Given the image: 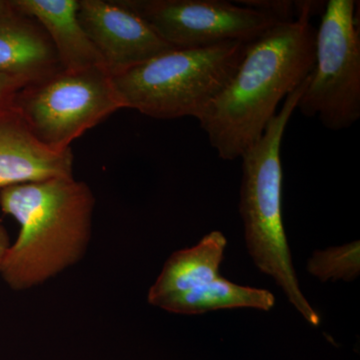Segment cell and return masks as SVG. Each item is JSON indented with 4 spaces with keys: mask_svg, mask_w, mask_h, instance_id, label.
<instances>
[{
    "mask_svg": "<svg viewBox=\"0 0 360 360\" xmlns=\"http://www.w3.org/2000/svg\"><path fill=\"white\" fill-rule=\"evenodd\" d=\"M316 2L302 1L292 20H281L250 44L219 96L198 122L219 158H240L264 134L279 103L297 89L314 65Z\"/></svg>",
    "mask_w": 360,
    "mask_h": 360,
    "instance_id": "obj_1",
    "label": "cell"
},
{
    "mask_svg": "<svg viewBox=\"0 0 360 360\" xmlns=\"http://www.w3.org/2000/svg\"><path fill=\"white\" fill-rule=\"evenodd\" d=\"M96 198L84 181L54 179L0 191V207L20 225L0 276L32 290L82 262L92 238Z\"/></svg>",
    "mask_w": 360,
    "mask_h": 360,
    "instance_id": "obj_2",
    "label": "cell"
},
{
    "mask_svg": "<svg viewBox=\"0 0 360 360\" xmlns=\"http://www.w3.org/2000/svg\"><path fill=\"white\" fill-rule=\"evenodd\" d=\"M307 78L284 99L283 108L270 120L264 134L241 155L239 212L246 248L253 264L274 279L305 321L319 326L321 315L300 288L283 217L281 143Z\"/></svg>",
    "mask_w": 360,
    "mask_h": 360,
    "instance_id": "obj_3",
    "label": "cell"
},
{
    "mask_svg": "<svg viewBox=\"0 0 360 360\" xmlns=\"http://www.w3.org/2000/svg\"><path fill=\"white\" fill-rule=\"evenodd\" d=\"M246 44L174 49L111 77L124 108L158 120H200L233 77Z\"/></svg>",
    "mask_w": 360,
    "mask_h": 360,
    "instance_id": "obj_4",
    "label": "cell"
},
{
    "mask_svg": "<svg viewBox=\"0 0 360 360\" xmlns=\"http://www.w3.org/2000/svg\"><path fill=\"white\" fill-rule=\"evenodd\" d=\"M354 0H329L315 32L314 65L296 110L326 129L360 118V37Z\"/></svg>",
    "mask_w": 360,
    "mask_h": 360,
    "instance_id": "obj_5",
    "label": "cell"
},
{
    "mask_svg": "<svg viewBox=\"0 0 360 360\" xmlns=\"http://www.w3.org/2000/svg\"><path fill=\"white\" fill-rule=\"evenodd\" d=\"M11 106L40 141L56 150L70 148L71 142L124 108L112 78L101 68L60 70L25 85Z\"/></svg>",
    "mask_w": 360,
    "mask_h": 360,
    "instance_id": "obj_6",
    "label": "cell"
},
{
    "mask_svg": "<svg viewBox=\"0 0 360 360\" xmlns=\"http://www.w3.org/2000/svg\"><path fill=\"white\" fill-rule=\"evenodd\" d=\"M174 49L225 42L250 44L281 21L258 9L224 0H122Z\"/></svg>",
    "mask_w": 360,
    "mask_h": 360,
    "instance_id": "obj_7",
    "label": "cell"
},
{
    "mask_svg": "<svg viewBox=\"0 0 360 360\" xmlns=\"http://www.w3.org/2000/svg\"><path fill=\"white\" fill-rule=\"evenodd\" d=\"M77 16L110 77L174 49L122 0H78Z\"/></svg>",
    "mask_w": 360,
    "mask_h": 360,
    "instance_id": "obj_8",
    "label": "cell"
},
{
    "mask_svg": "<svg viewBox=\"0 0 360 360\" xmlns=\"http://www.w3.org/2000/svg\"><path fill=\"white\" fill-rule=\"evenodd\" d=\"M71 148L56 150L39 141L13 106L0 110V191L73 176Z\"/></svg>",
    "mask_w": 360,
    "mask_h": 360,
    "instance_id": "obj_9",
    "label": "cell"
},
{
    "mask_svg": "<svg viewBox=\"0 0 360 360\" xmlns=\"http://www.w3.org/2000/svg\"><path fill=\"white\" fill-rule=\"evenodd\" d=\"M60 70L56 49L37 20L15 11L0 16V75L27 85Z\"/></svg>",
    "mask_w": 360,
    "mask_h": 360,
    "instance_id": "obj_10",
    "label": "cell"
},
{
    "mask_svg": "<svg viewBox=\"0 0 360 360\" xmlns=\"http://www.w3.org/2000/svg\"><path fill=\"white\" fill-rule=\"evenodd\" d=\"M11 4L44 28L63 70H105L101 54L78 20V0H11Z\"/></svg>",
    "mask_w": 360,
    "mask_h": 360,
    "instance_id": "obj_11",
    "label": "cell"
},
{
    "mask_svg": "<svg viewBox=\"0 0 360 360\" xmlns=\"http://www.w3.org/2000/svg\"><path fill=\"white\" fill-rule=\"evenodd\" d=\"M227 239L221 231L206 234L191 248L175 251L163 264L149 288L148 302L155 307L162 300L180 295L221 276Z\"/></svg>",
    "mask_w": 360,
    "mask_h": 360,
    "instance_id": "obj_12",
    "label": "cell"
},
{
    "mask_svg": "<svg viewBox=\"0 0 360 360\" xmlns=\"http://www.w3.org/2000/svg\"><path fill=\"white\" fill-rule=\"evenodd\" d=\"M276 304L271 291L240 285L219 276L180 295L172 296L156 305L170 314L198 315L217 310L251 309L269 311Z\"/></svg>",
    "mask_w": 360,
    "mask_h": 360,
    "instance_id": "obj_13",
    "label": "cell"
},
{
    "mask_svg": "<svg viewBox=\"0 0 360 360\" xmlns=\"http://www.w3.org/2000/svg\"><path fill=\"white\" fill-rule=\"evenodd\" d=\"M307 269L322 283L354 281L360 274L359 241L315 250L307 260Z\"/></svg>",
    "mask_w": 360,
    "mask_h": 360,
    "instance_id": "obj_14",
    "label": "cell"
},
{
    "mask_svg": "<svg viewBox=\"0 0 360 360\" xmlns=\"http://www.w3.org/2000/svg\"><path fill=\"white\" fill-rule=\"evenodd\" d=\"M25 86V84L16 78L0 75V110L11 106L14 96Z\"/></svg>",
    "mask_w": 360,
    "mask_h": 360,
    "instance_id": "obj_15",
    "label": "cell"
},
{
    "mask_svg": "<svg viewBox=\"0 0 360 360\" xmlns=\"http://www.w3.org/2000/svg\"><path fill=\"white\" fill-rule=\"evenodd\" d=\"M11 245L8 234H7L6 229L0 224V274H1L2 266H4V260H6Z\"/></svg>",
    "mask_w": 360,
    "mask_h": 360,
    "instance_id": "obj_16",
    "label": "cell"
},
{
    "mask_svg": "<svg viewBox=\"0 0 360 360\" xmlns=\"http://www.w3.org/2000/svg\"><path fill=\"white\" fill-rule=\"evenodd\" d=\"M13 7L11 6V1H4L0 0V16L7 15V14L13 13Z\"/></svg>",
    "mask_w": 360,
    "mask_h": 360,
    "instance_id": "obj_17",
    "label": "cell"
}]
</instances>
